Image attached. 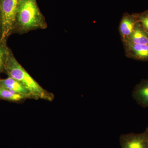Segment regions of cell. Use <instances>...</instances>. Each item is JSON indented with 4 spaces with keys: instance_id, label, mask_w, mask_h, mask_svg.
Listing matches in <instances>:
<instances>
[{
    "instance_id": "6da1fadb",
    "label": "cell",
    "mask_w": 148,
    "mask_h": 148,
    "mask_svg": "<svg viewBox=\"0 0 148 148\" xmlns=\"http://www.w3.org/2000/svg\"><path fill=\"white\" fill-rule=\"evenodd\" d=\"M47 27L45 18L36 0H20L16 10L13 33L24 34Z\"/></svg>"
},
{
    "instance_id": "7a4b0ae2",
    "label": "cell",
    "mask_w": 148,
    "mask_h": 148,
    "mask_svg": "<svg viewBox=\"0 0 148 148\" xmlns=\"http://www.w3.org/2000/svg\"><path fill=\"white\" fill-rule=\"evenodd\" d=\"M4 73L8 77L20 82L32 91L35 99H43L52 101L54 95L42 87L18 63L11 50L5 66Z\"/></svg>"
},
{
    "instance_id": "3957f363",
    "label": "cell",
    "mask_w": 148,
    "mask_h": 148,
    "mask_svg": "<svg viewBox=\"0 0 148 148\" xmlns=\"http://www.w3.org/2000/svg\"><path fill=\"white\" fill-rule=\"evenodd\" d=\"M20 0H0L2 17V32L1 41L7 43L9 37L13 34L16 10Z\"/></svg>"
},
{
    "instance_id": "277c9868",
    "label": "cell",
    "mask_w": 148,
    "mask_h": 148,
    "mask_svg": "<svg viewBox=\"0 0 148 148\" xmlns=\"http://www.w3.org/2000/svg\"><path fill=\"white\" fill-rule=\"evenodd\" d=\"M121 148H148L147 131L143 133L123 134L119 138Z\"/></svg>"
},
{
    "instance_id": "5b68a950",
    "label": "cell",
    "mask_w": 148,
    "mask_h": 148,
    "mask_svg": "<svg viewBox=\"0 0 148 148\" xmlns=\"http://www.w3.org/2000/svg\"><path fill=\"white\" fill-rule=\"evenodd\" d=\"M125 55L127 58L138 61H148V45L123 42Z\"/></svg>"
},
{
    "instance_id": "8992f818",
    "label": "cell",
    "mask_w": 148,
    "mask_h": 148,
    "mask_svg": "<svg viewBox=\"0 0 148 148\" xmlns=\"http://www.w3.org/2000/svg\"><path fill=\"white\" fill-rule=\"evenodd\" d=\"M138 22L133 14L125 13L123 15L119 26V32L122 41L126 40L132 34Z\"/></svg>"
},
{
    "instance_id": "52a82bcc",
    "label": "cell",
    "mask_w": 148,
    "mask_h": 148,
    "mask_svg": "<svg viewBox=\"0 0 148 148\" xmlns=\"http://www.w3.org/2000/svg\"><path fill=\"white\" fill-rule=\"evenodd\" d=\"M0 85L6 88L13 92L24 95L28 99H35L31 90L20 82L10 77L4 79H0Z\"/></svg>"
},
{
    "instance_id": "ba28073f",
    "label": "cell",
    "mask_w": 148,
    "mask_h": 148,
    "mask_svg": "<svg viewBox=\"0 0 148 148\" xmlns=\"http://www.w3.org/2000/svg\"><path fill=\"white\" fill-rule=\"evenodd\" d=\"M133 98L141 106L148 108V79H143L132 91Z\"/></svg>"
},
{
    "instance_id": "9c48e42d",
    "label": "cell",
    "mask_w": 148,
    "mask_h": 148,
    "mask_svg": "<svg viewBox=\"0 0 148 148\" xmlns=\"http://www.w3.org/2000/svg\"><path fill=\"white\" fill-rule=\"evenodd\" d=\"M123 42L140 45H148V34L138 21L129 38Z\"/></svg>"
},
{
    "instance_id": "30bf717a",
    "label": "cell",
    "mask_w": 148,
    "mask_h": 148,
    "mask_svg": "<svg viewBox=\"0 0 148 148\" xmlns=\"http://www.w3.org/2000/svg\"><path fill=\"white\" fill-rule=\"evenodd\" d=\"M27 99L28 98L26 96L18 94L0 85V100L16 102Z\"/></svg>"
},
{
    "instance_id": "8fae6325",
    "label": "cell",
    "mask_w": 148,
    "mask_h": 148,
    "mask_svg": "<svg viewBox=\"0 0 148 148\" xmlns=\"http://www.w3.org/2000/svg\"><path fill=\"white\" fill-rule=\"evenodd\" d=\"M11 50L5 43L0 40V73L5 72V66Z\"/></svg>"
},
{
    "instance_id": "7c38bea8",
    "label": "cell",
    "mask_w": 148,
    "mask_h": 148,
    "mask_svg": "<svg viewBox=\"0 0 148 148\" xmlns=\"http://www.w3.org/2000/svg\"><path fill=\"white\" fill-rule=\"evenodd\" d=\"M133 14L137 18L138 21L142 24L143 28L148 34V10Z\"/></svg>"
},
{
    "instance_id": "4fadbf2b",
    "label": "cell",
    "mask_w": 148,
    "mask_h": 148,
    "mask_svg": "<svg viewBox=\"0 0 148 148\" xmlns=\"http://www.w3.org/2000/svg\"><path fill=\"white\" fill-rule=\"evenodd\" d=\"M2 32V17L1 12L0 8V40L1 38Z\"/></svg>"
},
{
    "instance_id": "5bb4252c",
    "label": "cell",
    "mask_w": 148,
    "mask_h": 148,
    "mask_svg": "<svg viewBox=\"0 0 148 148\" xmlns=\"http://www.w3.org/2000/svg\"><path fill=\"white\" fill-rule=\"evenodd\" d=\"M146 131H147V134H148V128H147V129L146 130Z\"/></svg>"
},
{
    "instance_id": "9a60e30c",
    "label": "cell",
    "mask_w": 148,
    "mask_h": 148,
    "mask_svg": "<svg viewBox=\"0 0 148 148\" xmlns=\"http://www.w3.org/2000/svg\"><path fill=\"white\" fill-rule=\"evenodd\" d=\"M0 79H1V78H0Z\"/></svg>"
}]
</instances>
